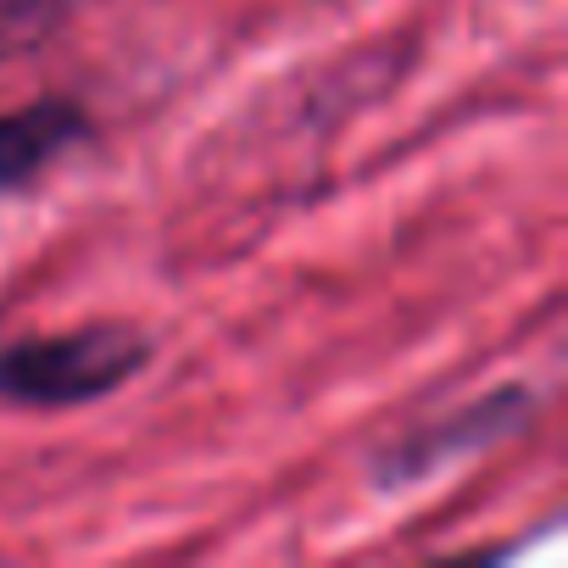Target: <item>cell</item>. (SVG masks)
<instances>
[{"instance_id":"cell-1","label":"cell","mask_w":568,"mask_h":568,"mask_svg":"<svg viewBox=\"0 0 568 568\" xmlns=\"http://www.w3.org/2000/svg\"><path fill=\"white\" fill-rule=\"evenodd\" d=\"M156 357V341L140 324H79L62 335H29L0 346V402L62 413L106 402L112 390L134 385Z\"/></svg>"},{"instance_id":"cell-2","label":"cell","mask_w":568,"mask_h":568,"mask_svg":"<svg viewBox=\"0 0 568 568\" xmlns=\"http://www.w3.org/2000/svg\"><path fill=\"white\" fill-rule=\"evenodd\" d=\"M529 413H535V390H529V385H496V390H485V396L452 407L446 418L418 424V429L402 435L396 446H385V452L374 457V485H379V490L424 485V479H435L440 468H452V463H463V457H474V452H485V446L518 435V429L529 424Z\"/></svg>"},{"instance_id":"cell-3","label":"cell","mask_w":568,"mask_h":568,"mask_svg":"<svg viewBox=\"0 0 568 568\" xmlns=\"http://www.w3.org/2000/svg\"><path fill=\"white\" fill-rule=\"evenodd\" d=\"M90 140V112L73 95H40L29 106L0 112V195L29 190L73 145Z\"/></svg>"},{"instance_id":"cell-4","label":"cell","mask_w":568,"mask_h":568,"mask_svg":"<svg viewBox=\"0 0 568 568\" xmlns=\"http://www.w3.org/2000/svg\"><path fill=\"white\" fill-rule=\"evenodd\" d=\"M68 12V0H0V62L34 51Z\"/></svg>"}]
</instances>
